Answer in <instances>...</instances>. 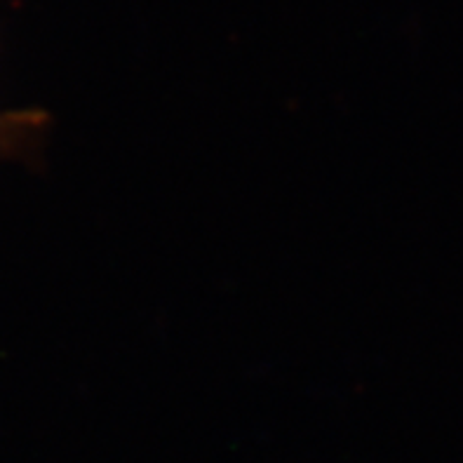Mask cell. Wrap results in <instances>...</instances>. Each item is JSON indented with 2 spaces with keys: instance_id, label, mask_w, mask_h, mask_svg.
<instances>
[{
  "instance_id": "cell-1",
  "label": "cell",
  "mask_w": 463,
  "mask_h": 463,
  "mask_svg": "<svg viewBox=\"0 0 463 463\" xmlns=\"http://www.w3.org/2000/svg\"><path fill=\"white\" fill-rule=\"evenodd\" d=\"M35 113H22V116H0V144H10L12 137L24 129L35 128Z\"/></svg>"
}]
</instances>
